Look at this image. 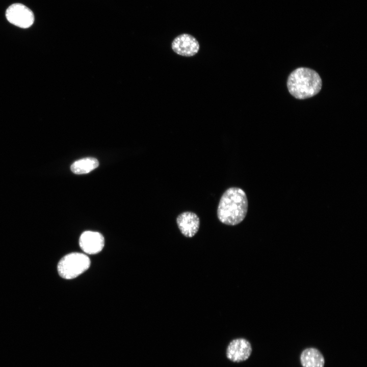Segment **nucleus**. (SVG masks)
<instances>
[{
    "label": "nucleus",
    "mask_w": 367,
    "mask_h": 367,
    "mask_svg": "<svg viewBox=\"0 0 367 367\" xmlns=\"http://www.w3.org/2000/svg\"><path fill=\"white\" fill-rule=\"evenodd\" d=\"M287 86L290 93L298 99L316 95L321 90L322 81L317 72L307 68H299L289 75Z\"/></svg>",
    "instance_id": "obj_2"
},
{
    "label": "nucleus",
    "mask_w": 367,
    "mask_h": 367,
    "mask_svg": "<svg viewBox=\"0 0 367 367\" xmlns=\"http://www.w3.org/2000/svg\"><path fill=\"white\" fill-rule=\"evenodd\" d=\"M177 227L180 233L185 237H194L200 228V219L192 212L186 211L180 213L176 219Z\"/></svg>",
    "instance_id": "obj_7"
},
{
    "label": "nucleus",
    "mask_w": 367,
    "mask_h": 367,
    "mask_svg": "<svg viewBox=\"0 0 367 367\" xmlns=\"http://www.w3.org/2000/svg\"><path fill=\"white\" fill-rule=\"evenodd\" d=\"M90 266V260L84 253L73 252L64 256L58 264V271L63 278L71 279L86 271Z\"/></svg>",
    "instance_id": "obj_3"
},
{
    "label": "nucleus",
    "mask_w": 367,
    "mask_h": 367,
    "mask_svg": "<svg viewBox=\"0 0 367 367\" xmlns=\"http://www.w3.org/2000/svg\"><path fill=\"white\" fill-rule=\"evenodd\" d=\"M5 15L10 23L23 29L32 25L35 19L32 11L20 3L10 5L6 10Z\"/></svg>",
    "instance_id": "obj_4"
},
{
    "label": "nucleus",
    "mask_w": 367,
    "mask_h": 367,
    "mask_svg": "<svg viewBox=\"0 0 367 367\" xmlns=\"http://www.w3.org/2000/svg\"><path fill=\"white\" fill-rule=\"evenodd\" d=\"M248 208L245 191L238 187H230L222 195L218 205V220L228 226H235L245 218Z\"/></svg>",
    "instance_id": "obj_1"
},
{
    "label": "nucleus",
    "mask_w": 367,
    "mask_h": 367,
    "mask_svg": "<svg viewBox=\"0 0 367 367\" xmlns=\"http://www.w3.org/2000/svg\"><path fill=\"white\" fill-rule=\"evenodd\" d=\"M252 351L250 343L244 338L231 340L226 348L227 358L233 362H243L249 358Z\"/></svg>",
    "instance_id": "obj_5"
},
{
    "label": "nucleus",
    "mask_w": 367,
    "mask_h": 367,
    "mask_svg": "<svg viewBox=\"0 0 367 367\" xmlns=\"http://www.w3.org/2000/svg\"><path fill=\"white\" fill-rule=\"evenodd\" d=\"M171 47L177 54L192 57L199 51L200 45L197 40L192 35L184 33L176 36L173 40Z\"/></svg>",
    "instance_id": "obj_6"
},
{
    "label": "nucleus",
    "mask_w": 367,
    "mask_h": 367,
    "mask_svg": "<svg viewBox=\"0 0 367 367\" xmlns=\"http://www.w3.org/2000/svg\"><path fill=\"white\" fill-rule=\"evenodd\" d=\"M300 362L303 367H324L325 359L321 352L314 348L304 349L300 355Z\"/></svg>",
    "instance_id": "obj_9"
},
{
    "label": "nucleus",
    "mask_w": 367,
    "mask_h": 367,
    "mask_svg": "<svg viewBox=\"0 0 367 367\" xmlns=\"http://www.w3.org/2000/svg\"><path fill=\"white\" fill-rule=\"evenodd\" d=\"M99 165L98 160L94 158H85L74 162L71 166L72 172L76 174H86L96 168Z\"/></svg>",
    "instance_id": "obj_10"
},
{
    "label": "nucleus",
    "mask_w": 367,
    "mask_h": 367,
    "mask_svg": "<svg viewBox=\"0 0 367 367\" xmlns=\"http://www.w3.org/2000/svg\"><path fill=\"white\" fill-rule=\"evenodd\" d=\"M104 238L98 232L86 231L81 235L79 244L86 253L94 254L100 252L104 246Z\"/></svg>",
    "instance_id": "obj_8"
}]
</instances>
